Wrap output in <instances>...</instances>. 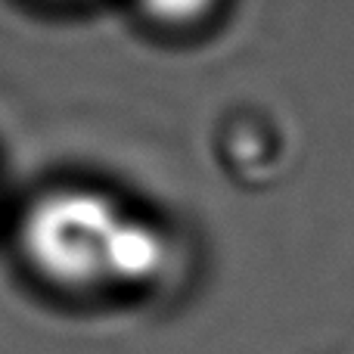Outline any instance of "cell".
Listing matches in <instances>:
<instances>
[{
    "mask_svg": "<svg viewBox=\"0 0 354 354\" xmlns=\"http://www.w3.org/2000/svg\"><path fill=\"white\" fill-rule=\"evenodd\" d=\"M22 243L31 264L66 286L143 283L165 268V239L93 189H56L28 212Z\"/></svg>",
    "mask_w": 354,
    "mask_h": 354,
    "instance_id": "cell-1",
    "label": "cell"
},
{
    "mask_svg": "<svg viewBox=\"0 0 354 354\" xmlns=\"http://www.w3.org/2000/svg\"><path fill=\"white\" fill-rule=\"evenodd\" d=\"M214 0H140L143 12L165 25H187L205 16Z\"/></svg>",
    "mask_w": 354,
    "mask_h": 354,
    "instance_id": "cell-2",
    "label": "cell"
}]
</instances>
